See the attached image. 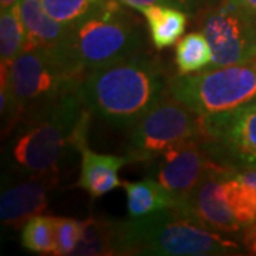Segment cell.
Returning <instances> with one entry per match:
<instances>
[{"label": "cell", "mask_w": 256, "mask_h": 256, "mask_svg": "<svg viewBox=\"0 0 256 256\" xmlns=\"http://www.w3.org/2000/svg\"><path fill=\"white\" fill-rule=\"evenodd\" d=\"M170 78L161 60L144 50L87 73L80 94L92 114L131 130L168 94Z\"/></svg>", "instance_id": "6da1fadb"}, {"label": "cell", "mask_w": 256, "mask_h": 256, "mask_svg": "<svg viewBox=\"0 0 256 256\" xmlns=\"http://www.w3.org/2000/svg\"><path fill=\"white\" fill-rule=\"evenodd\" d=\"M92 114L80 88L28 114L6 146L8 170L20 174H58L67 146H73L76 134Z\"/></svg>", "instance_id": "7a4b0ae2"}, {"label": "cell", "mask_w": 256, "mask_h": 256, "mask_svg": "<svg viewBox=\"0 0 256 256\" xmlns=\"http://www.w3.org/2000/svg\"><path fill=\"white\" fill-rule=\"evenodd\" d=\"M114 255H238L239 245L202 226L182 205L130 220H112Z\"/></svg>", "instance_id": "3957f363"}, {"label": "cell", "mask_w": 256, "mask_h": 256, "mask_svg": "<svg viewBox=\"0 0 256 256\" xmlns=\"http://www.w3.org/2000/svg\"><path fill=\"white\" fill-rule=\"evenodd\" d=\"M86 74L60 48H24L10 64L2 66L6 84L22 120L67 92L78 90Z\"/></svg>", "instance_id": "277c9868"}, {"label": "cell", "mask_w": 256, "mask_h": 256, "mask_svg": "<svg viewBox=\"0 0 256 256\" xmlns=\"http://www.w3.org/2000/svg\"><path fill=\"white\" fill-rule=\"evenodd\" d=\"M124 8L118 0H112L100 14L72 28L63 50L86 76L144 52L146 32Z\"/></svg>", "instance_id": "5b68a950"}, {"label": "cell", "mask_w": 256, "mask_h": 256, "mask_svg": "<svg viewBox=\"0 0 256 256\" xmlns=\"http://www.w3.org/2000/svg\"><path fill=\"white\" fill-rule=\"evenodd\" d=\"M168 94L202 117L234 110L256 98V66L245 63L178 73L170 78Z\"/></svg>", "instance_id": "8992f818"}, {"label": "cell", "mask_w": 256, "mask_h": 256, "mask_svg": "<svg viewBox=\"0 0 256 256\" xmlns=\"http://www.w3.org/2000/svg\"><path fill=\"white\" fill-rule=\"evenodd\" d=\"M202 134L204 117L165 94L131 128L126 156L134 162H150L166 148Z\"/></svg>", "instance_id": "52a82bcc"}, {"label": "cell", "mask_w": 256, "mask_h": 256, "mask_svg": "<svg viewBox=\"0 0 256 256\" xmlns=\"http://www.w3.org/2000/svg\"><path fill=\"white\" fill-rule=\"evenodd\" d=\"M204 142L214 162L235 170L256 165V104L204 117Z\"/></svg>", "instance_id": "ba28073f"}, {"label": "cell", "mask_w": 256, "mask_h": 256, "mask_svg": "<svg viewBox=\"0 0 256 256\" xmlns=\"http://www.w3.org/2000/svg\"><path fill=\"white\" fill-rule=\"evenodd\" d=\"M255 23L229 0L214 3L201 22V32L212 48L210 68L250 63Z\"/></svg>", "instance_id": "9c48e42d"}, {"label": "cell", "mask_w": 256, "mask_h": 256, "mask_svg": "<svg viewBox=\"0 0 256 256\" xmlns=\"http://www.w3.org/2000/svg\"><path fill=\"white\" fill-rule=\"evenodd\" d=\"M215 164L201 136L175 144L158 154L146 166V176L161 184L181 204L191 196L204 175Z\"/></svg>", "instance_id": "30bf717a"}, {"label": "cell", "mask_w": 256, "mask_h": 256, "mask_svg": "<svg viewBox=\"0 0 256 256\" xmlns=\"http://www.w3.org/2000/svg\"><path fill=\"white\" fill-rule=\"evenodd\" d=\"M57 182V174H20L9 170L3 172L0 195L2 224L18 229L30 218L43 214Z\"/></svg>", "instance_id": "8fae6325"}, {"label": "cell", "mask_w": 256, "mask_h": 256, "mask_svg": "<svg viewBox=\"0 0 256 256\" xmlns=\"http://www.w3.org/2000/svg\"><path fill=\"white\" fill-rule=\"evenodd\" d=\"M226 172L228 168L215 164L204 175L191 196L180 204L202 226L218 234H232L242 229L225 198Z\"/></svg>", "instance_id": "7c38bea8"}, {"label": "cell", "mask_w": 256, "mask_h": 256, "mask_svg": "<svg viewBox=\"0 0 256 256\" xmlns=\"http://www.w3.org/2000/svg\"><path fill=\"white\" fill-rule=\"evenodd\" d=\"M88 124L90 121L82 124L74 137L73 146L80 151L82 156L80 178L76 186L88 192L92 198H100L102 195L117 190L118 186H122V182L118 178V171L124 165L134 161L128 156L98 154L92 151L87 144Z\"/></svg>", "instance_id": "4fadbf2b"}, {"label": "cell", "mask_w": 256, "mask_h": 256, "mask_svg": "<svg viewBox=\"0 0 256 256\" xmlns=\"http://www.w3.org/2000/svg\"><path fill=\"white\" fill-rule=\"evenodd\" d=\"M18 13L26 32V48H60L72 34V26L53 18L42 0H20Z\"/></svg>", "instance_id": "5bb4252c"}, {"label": "cell", "mask_w": 256, "mask_h": 256, "mask_svg": "<svg viewBox=\"0 0 256 256\" xmlns=\"http://www.w3.org/2000/svg\"><path fill=\"white\" fill-rule=\"evenodd\" d=\"M141 14L146 18L151 43L158 52L174 46L190 22V13L168 4L146 6L141 10Z\"/></svg>", "instance_id": "9a60e30c"}, {"label": "cell", "mask_w": 256, "mask_h": 256, "mask_svg": "<svg viewBox=\"0 0 256 256\" xmlns=\"http://www.w3.org/2000/svg\"><path fill=\"white\" fill-rule=\"evenodd\" d=\"M122 188L126 191L127 214L130 220L148 216L178 204L161 184L150 176L136 182L124 181Z\"/></svg>", "instance_id": "2e32d148"}, {"label": "cell", "mask_w": 256, "mask_h": 256, "mask_svg": "<svg viewBox=\"0 0 256 256\" xmlns=\"http://www.w3.org/2000/svg\"><path fill=\"white\" fill-rule=\"evenodd\" d=\"M212 48L202 32H191L180 40L175 48V66L180 74H192L210 68Z\"/></svg>", "instance_id": "e0dca14e"}, {"label": "cell", "mask_w": 256, "mask_h": 256, "mask_svg": "<svg viewBox=\"0 0 256 256\" xmlns=\"http://www.w3.org/2000/svg\"><path fill=\"white\" fill-rule=\"evenodd\" d=\"M225 198L242 228L256 222V188L250 184L239 180L230 170L226 172L224 182Z\"/></svg>", "instance_id": "ac0fdd59"}, {"label": "cell", "mask_w": 256, "mask_h": 256, "mask_svg": "<svg viewBox=\"0 0 256 256\" xmlns=\"http://www.w3.org/2000/svg\"><path fill=\"white\" fill-rule=\"evenodd\" d=\"M26 48V32L18 13V3L0 13V60L9 67Z\"/></svg>", "instance_id": "d6986e66"}, {"label": "cell", "mask_w": 256, "mask_h": 256, "mask_svg": "<svg viewBox=\"0 0 256 256\" xmlns=\"http://www.w3.org/2000/svg\"><path fill=\"white\" fill-rule=\"evenodd\" d=\"M112 0H42L47 13L66 26H77L100 14Z\"/></svg>", "instance_id": "ffe728a7"}, {"label": "cell", "mask_w": 256, "mask_h": 256, "mask_svg": "<svg viewBox=\"0 0 256 256\" xmlns=\"http://www.w3.org/2000/svg\"><path fill=\"white\" fill-rule=\"evenodd\" d=\"M22 246L37 255H54V216L38 214L20 228Z\"/></svg>", "instance_id": "44dd1931"}, {"label": "cell", "mask_w": 256, "mask_h": 256, "mask_svg": "<svg viewBox=\"0 0 256 256\" xmlns=\"http://www.w3.org/2000/svg\"><path fill=\"white\" fill-rule=\"evenodd\" d=\"M74 255H114L112 248V220L88 218L84 234Z\"/></svg>", "instance_id": "7402d4cb"}, {"label": "cell", "mask_w": 256, "mask_h": 256, "mask_svg": "<svg viewBox=\"0 0 256 256\" xmlns=\"http://www.w3.org/2000/svg\"><path fill=\"white\" fill-rule=\"evenodd\" d=\"M86 220H76L64 216H54L56 256L74 255L84 234Z\"/></svg>", "instance_id": "603a6c76"}, {"label": "cell", "mask_w": 256, "mask_h": 256, "mask_svg": "<svg viewBox=\"0 0 256 256\" xmlns=\"http://www.w3.org/2000/svg\"><path fill=\"white\" fill-rule=\"evenodd\" d=\"M118 2L126 8L138 10V12L152 4H168V6H175V8L185 10L190 14L196 13V10L202 6V0H118Z\"/></svg>", "instance_id": "cb8c5ba5"}, {"label": "cell", "mask_w": 256, "mask_h": 256, "mask_svg": "<svg viewBox=\"0 0 256 256\" xmlns=\"http://www.w3.org/2000/svg\"><path fill=\"white\" fill-rule=\"evenodd\" d=\"M230 171L236 175L239 180L250 184V185H254L256 188V165L240 166V168H235V170H230Z\"/></svg>", "instance_id": "d4e9b609"}, {"label": "cell", "mask_w": 256, "mask_h": 256, "mask_svg": "<svg viewBox=\"0 0 256 256\" xmlns=\"http://www.w3.org/2000/svg\"><path fill=\"white\" fill-rule=\"evenodd\" d=\"M244 245L252 255H256V222L245 228L244 232Z\"/></svg>", "instance_id": "484cf974"}, {"label": "cell", "mask_w": 256, "mask_h": 256, "mask_svg": "<svg viewBox=\"0 0 256 256\" xmlns=\"http://www.w3.org/2000/svg\"><path fill=\"white\" fill-rule=\"evenodd\" d=\"M234 6H236L248 18L256 22V0H229Z\"/></svg>", "instance_id": "4316f807"}, {"label": "cell", "mask_w": 256, "mask_h": 256, "mask_svg": "<svg viewBox=\"0 0 256 256\" xmlns=\"http://www.w3.org/2000/svg\"><path fill=\"white\" fill-rule=\"evenodd\" d=\"M20 0H0V8L2 10L4 9H10V8H13V6H16Z\"/></svg>", "instance_id": "83f0119b"}, {"label": "cell", "mask_w": 256, "mask_h": 256, "mask_svg": "<svg viewBox=\"0 0 256 256\" xmlns=\"http://www.w3.org/2000/svg\"><path fill=\"white\" fill-rule=\"evenodd\" d=\"M250 63L256 66V23H255V32H254V56H252V60Z\"/></svg>", "instance_id": "f1b7e54d"}, {"label": "cell", "mask_w": 256, "mask_h": 256, "mask_svg": "<svg viewBox=\"0 0 256 256\" xmlns=\"http://www.w3.org/2000/svg\"><path fill=\"white\" fill-rule=\"evenodd\" d=\"M202 3H210V0H202Z\"/></svg>", "instance_id": "f546056e"}, {"label": "cell", "mask_w": 256, "mask_h": 256, "mask_svg": "<svg viewBox=\"0 0 256 256\" xmlns=\"http://www.w3.org/2000/svg\"><path fill=\"white\" fill-rule=\"evenodd\" d=\"M252 102H255V104H256V98H255V100H254V101H252Z\"/></svg>", "instance_id": "4dcf8cb0"}]
</instances>
